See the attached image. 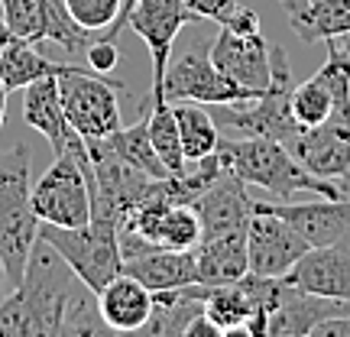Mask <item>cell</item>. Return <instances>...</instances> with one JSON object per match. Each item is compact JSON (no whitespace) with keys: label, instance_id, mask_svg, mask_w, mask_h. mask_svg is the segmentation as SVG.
Wrapping results in <instances>:
<instances>
[{"label":"cell","instance_id":"6da1fadb","mask_svg":"<svg viewBox=\"0 0 350 337\" xmlns=\"http://www.w3.org/2000/svg\"><path fill=\"white\" fill-rule=\"evenodd\" d=\"M217 159L227 172H234L240 182L266 188L269 195L288 201L292 195L312 191L318 198H344L338 182L308 172L292 152L269 137H240L217 143Z\"/></svg>","mask_w":350,"mask_h":337},{"label":"cell","instance_id":"7a4b0ae2","mask_svg":"<svg viewBox=\"0 0 350 337\" xmlns=\"http://www.w3.org/2000/svg\"><path fill=\"white\" fill-rule=\"evenodd\" d=\"M29 143L23 137L0 146V262L10 275L13 288L20 286L26 262L39 240V214L29 201Z\"/></svg>","mask_w":350,"mask_h":337},{"label":"cell","instance_id":"3957f363","mask_svg":"<svg viewBox=\"0 0 350 337\" xmlns=\"http://www.w3.org/2000/svg\"><path fill=\"white\" fill-rule=\"evenodd\" d=\"M85 282L62 260V253L55 250L49 240L39 237L33 243L23 279H20V286L13 292L20 295V301L26 305V312L33 318L36 337H62L68 301L75 299V292Z\"/></svg>","mask_w":350,"mask_h":337},{"label":"cell","instance_id":"277c9868","mask_svg":"<svg viewBox=\"0 0 350 337\" xmlns=\"http://www.w3.org/2000/svg\"><path fill=\"white\" fill-rule=\"evenodd\" d=\"M81 150L85 139L75 137L62 152H55V163L29 188L33 211L39 214L42 224L81 227L91 221V188L81 165Z\"/></svg>","mask_w":350,"mask_h":337},{"label":"cell","instance_id":"5b68a950","mask_svg":"<svg viewBox=\"0 0 350 337\" xmlns=\"http://www.w3.org/2000/svg\"><path fill=\"white\" fill-rule=\"evenodd\" d=\"M39 237L49 240L62 260L75 269V275L88 288H100L111 282L113 275L124 273V253H120V230L100 221H88L81 227H55L42 224Z\"/></svg>","mask_w":350,"mask_h":337},{"label":"cell","instance_id":"8992f818","mask_svg":"<svg viewBox=\"0 0 350 337\" xmlns=\"http://www.w3.org/2000/svg\"><path fill=\"white\" fill-rule=\"evenodd\" d=\"M59 94H62L65 120L81 139H104L124 126L120 94H126V87L117 78L94 72L91 65L59 78Z\"/></svg>","mask_w":350,"mask_h":337},{"label":"cell","instance_id":"52a82bcc","mask_svg":"<svg viewBox=\"0 0 350 337\" xmlns=\"http://www.w3.org/2000/svg\"><path fill=\"white\" fill-rule=\"evenodd\" d=\"M163 94L169 100H195V104H217V107H243L260 94L237 85L211 62V42L191 46L182 55L172 52V62L165 68Z\"/></svg>","mask_w":350,"mask_h":337},{"label":"cell","instance_id":"ba28073f","mask_svg":"<svg viewBox=\"0 0 350 337\" xmlns=\"http://www.w3.org/2000/svg\"><path fill=\"white\" fill-rule=\"evenodd\" d=\"M292 68L282 46H273V81L256 100L243 104V107H224L227 124L240 130L243 137H269L279 139L282 146L292 143V137L301 126L292 117Z\"/></svg>","mask_w":350,"mask_h":337},{"label":"cell","instance_id":"9c48e42d","mask_svg":"<svg viewBox=\"0 0 350 337\" xmlns=\"http://www.w3.org/2000/svg\"><path fill=\"white\" fill-rule=\"evenodd\" d=\"M308 250H312V243L301 237L282 214H275L269 208V201H253V217L250 227H247L250 273L282 279Z\"/></svg>","mask_w":350,"mask_h":337},{"label":"cell","instance_id":"30bf717a","mask_svg":"<svg viewBox=\"0 0 350 337\" xmlns=\"http://www.w3.org/2000/svg\"><path fill=\"white\" fill-rule=\"evenodd\" d=\"M188 20H195V16L188 13L185 0H137L130 7V13H126V26L150 49L152 59L150 91H163V78L169 62H172L175 39H178V33H182V26Z\"/></svg>","mask_w":350,"mask_h":337},{"label":"cell","instance_id":"8fae6325","mask_svg":"<svg viewBox=\"0 0 350 337\" xmlns=\"http://www.w3.org/2000/svg\"><path fill=\"white\" fill-rule=\"evenodd\" d=\"M308 172L340 182L350 172V107L334 111L325 124L299 130L286 146Z\"/></svg>","mask_w":350,"mask_h":337},{"label":"cell","instance_id":"7c38bea8","mask_svg":"<svg viewBox=\"0 0 350 337\" xmlns=\"http://www.w3.org/2000/svg\"><path fill=\"white\" fill-rule=\"evenodd\" d=\"M211 62L237 85L262 94L273 81V42H266L262 33H234L221 26L211 42Z\"/></svg>","mask_w":350,"mask_h":337},{"label":"cell","instance_id":"4fadbf2b","mask_svg":"<svg viewBox=\"0 0 350 337\" xmlns=\"http://www.w3.org/2000/svg\"><path fill=\"white\" fill-rule=\"evenodd\" d=\"M247 182H240L234 172H221L211 185L191 201V208L201 217V237H217L230 230H247L253 217V198L247 195Z\"/></svg>","mask_w":350,"mask_h":337},{"label":"cell","instance_id":"5bb4252c","mask_svg":"<svg viewBox=\"0 0 350 337\" xmlns=\"http://www.w3.org/2000/svg\"><path fill=\"white\" fill-rule=\"evenodd\" d=\"M282 282L325 299L350 301V237L327 247H312L282 275Z\"/></svg>","mask_w":350,"mask_h":337},{"label":"cell","instance_id":"9a60e30c","mask_svg":"<svg viewBox=\"0 0 350 337\" xmlns=\"http://www.w3.org/2000/svg\"><path fill=\"white\" fill-rule=\"evenodd\" d=\"M347 312H350V301L325 299V295H314V292H305L299 286L282 282L279 301H275L273 314H269V337H305L312 334L325 318L347 314Z\"/></svg>","mask_w":350,"mask_h":337},{"label":"cell","instance_id":"2e32d148","mask_svg":"<svg viewBox=\"0 0 350 337\" xmlns=\"http://www.w3.org/2000/svg\"><path fill=\"white\" fill-rule=\"evenodd\" d=\"M275 214H282L288 224L299 230L312 247H327L350 237V198H321V201H286L269 204Z\"/></svg>","mask_w":350,"mask_h":337},{"label":"cell","instance_id":"e0dca14e","mask_svg":"<svg viewBox=\"0 0 350 337\" xmlns=\"http://www.w3.org/2000/svg\"><path fill=\"white\" fill-rule=\"evenodd\" d=\"M98 308L104 325L117 334H137L152 314V292L130 273L113 275L98 292Z\"/></svg>","mask_w":350,"mask_h":337},{"label":"cell","instance_id":"ac0fdd59","mask_svg":"<svg viewBox=\"0 0 350 337\" xmlns=\"http://www.w3.org/2000/svg\"><path fill=\"white\" fill-rule=\"evenodd\" d=\"M23 120L26 126H33L36 133L46 137L55 152H62L72 139L78 137L75 130L65 120L62 94H59V75L36 78L23 87Z\"/></svg>","mask_w":350,"mask_h":337},{"label":"cell","instance_id":"d6986e66","mask_svg":"<svg viewBox=\"0 0 350 337\" xmlns=\"http://www.w3.org/2000/svg\"><path fill=\"white\" fill-rule=\"evenodd\" d=\"M195 269H198V286L214 288L237 282L250 273L247 260V230H230L217 237H201L195 247Z\"/></svg>","mask_w":350,"mask_h":337},{"label":"cell","instance_id":"ffe728a7","mask_svg":"<svg viewBox=\"0 0 350 337\" xmlns=\"http://www.w3.org/2000/svg\"><path fill=\"white\" fill-rule=\"evenodd\" d=\"M124 273L139 279L150 292H165V288H182V286L198 282L195 250H165V247H152V250L139 253L133 260H124Z\"/></svg>","mask_w":350,"mask_h":337},{"label":"cell","instance_id":"44dd1931","mask_svg":"<svg viewBox=\"0 0 350 337\" xmlns=\"http://www.w3.org/2000/svg\"><path fill=\"white\" fill-rule=\"evenodd\" d=\"M282 10L301 42H327L350 33V0H282Z\"/></svg>","mask_w":350,"mask_h":337},{"label":"cell","instance_id":"7402d4cb","mask_svg":"<svg viewBox=\"0 0 350 337\" xmlns=\"http://www.w3.org/2000/svg\"><path fill=\"white\" fill-rule=\"evenodd\" d=\"M85 65L75 62H52L42 52L36 49V42H23V39H10L3 49H0V85L7 91H23L29 81L46 75H72L81 72Z\"/></svg>","mask_w":350,"mask_h":337},{"label":"cell","instance_id":"603a6c76","mask_svg":"<svg viewBox=\"0 0 350 337\" xmlns=\"http://www.w3.org/2000/svg\"><path fill=\"white\" fill-rule=\"evenodd\" d=\"M204 312V286L191 282L182 288L152 292V314L143 325V334L152 337H185V327L195 314Z\"/></svg>","mask_w":350,"mask_h":337},{"label":"cell","instance_id":"cb8c5ba5","mask_svg":"<svg viewBox=\"0 0 350 337\" xmlns=\"http://www.w3.org/2000/svg\"><path fill=\"white\" fill-rule=\"evenodd\" d=\"M146 124H150V139L163 165L169 169V175H185L188 172V159L182 152V139H178V124H175V111L172 100L165 98L163 91H150L146 100Z\"/></svg>","mask_w":350,"mask_h":337},{"label":"cell","instance_id":"d4e9b609","mask_svg":"<svg viewBox=\"0 0 350 337\" xmlns=\"http://www.w3.org/2000/svg\"><path fill=\"white\" fill-rule=\"evenodd\" d=\"M172 111H175L178 139H182V152H185L188 165L214 156L221 137H217V124L211 120V113L204 111L201 104H195V100H191V104H178V100H175Z\"/></svg>","mask_w":350,"mask_h":337},{"label":"cell","instance_id":"484cf974","mask_svg":"<svg viewBox=\"0 0 350 337\" xmlns=\"http://www.w3.org/2000/svg\"><path fill=\"white\" fill-rule=\"evenodd\" d=\"M104 143H107L124 163H130L133 169H139V172L152 175V178H165V175H169V169L163 165V159H159V152H156V146H152V139H150L146 111H143V117H139L133 126H120L117 133L104 137Z\"/></svg>","mask_w":350,"mask_h":337},{"label":"cell","instance_id":"4316f807","mask_svg":"<svg viewBox=\"0 0 350 337\" xmlns=\"http://www.w3.org/2000/svg\"><path fill=\"white\" fill-rule=\"evenodd\" d=\"M204 314L224 334H243V325L253 314L250 292L243 288V282H227V286L204 288Z\"/></svg>","mask_w":350,"mask_h":337},{"label":"cell","instance_id":"83f0119b","mask_svg":"<svg viewBox=\"0 0 350 337\" xmlns=\"http://www.w3.org/2000/svg\"><path fill=\"white\" fill-rule=\"evenodd\" d=\"M334 111H338V98H334L331 85H327L318 72H314L308 81H301V85L292 87V117H295V124H299L301 130H305V126L325 124Z\"/></svg>","mask_w":350,"mask_h":337},{"label":"cell","instance_id":"f1b7e54d","mask_svg":"<svg viewBox=\"0 0 350 337\" xmlns=\"http://www.w3.org/2000/svg\"><path fill=\"white\" fill-rule=\"evenodd\" d=\"M3 20L10 26L13 39L23 42H46V26H49L52 0H0Z\"/></svg>","mask_w":350,"mask_h":337},{"label":"cell","instance_id":"f546056e","mask_svg":"<svg viewBox=\"0 0 350 337\" xmlns=\"http://www.w3.org/2000/svg\"><path fill=\"white\" fill-rule=\"evenodd\" d=\"M62 7L78 26H85L91 33L104 36L117 23L124 0H62Z\"/></svg>","mask_w":350,"mask_h":337},{"label":"cell","instance_id":"4dcf8cb0","mask_svg":"<svg viewBox=\"0 0 350 337\" xmlns=\"http://www.w3.org/2000/svg\"><path fill=\"white\" fill-rule=\"evenodd\" d=\"M88 65L94 68V72H104V75H113V68L120 65V52H117V42L113 39H104L98 36L91 46H88Z\"/></svg>","mask_w":350,"mask_h":337},{"label":"cell","instance_id":"1f68e13d","mask_svg":"<svg viewBox=\"0 0 350 337\" xmlns=\"http://www.w3.org/2000/svg\"><path fill=\"white\" fill-rule=\"evenodd\" d=\"M237 3L240 0H185L188 13H191L195 20H214L217 26L237 10Z\"/></svg>","mask_w":350,"mask_h":337},{"label":"cell","instance_id":"d6a6232c","mask_svg":"<svg viewBox=\"0 0 350 337\" xmlns=\"http://www.w3.org/2000/svg\"><path fill=\"white\" fill-rule=\"evenodd\" d=\"M224 29H234V33H260V13L250 10V7H243V3H237V10L227 16Z\"/></svg>","mask_w":350,"mask_h":337},{"label":"cell","instance_id":"836d02e7","mask_svg":"<svg viewBox=\"0 0 350 337\" xmlns=\"http://www.w3.org/2000/svg\"><path fill=\"white\" fill-rule=\"evenodd\" d=\"M312 334L314 337H350V312L347 314H334V318H325Z\"/></svg>","mask_w":350,"mask_h":337},{"label":"cell","instance_id":"e575fe53","mask_svg":"<svg viewBox=\"0 0 350 337\" xmlns=\"http://www.w3.org/2000/svg\"><path fill=\"white\" fill-rule=\"evenodd\" d=\"M185 337H224V331L214 325L208 314L201 312V314H195V318H191V325L185 327Z\"/></svg>","mask_w":350,"mask_h":337},{"label":"cell","instance_id":"d590c367","mask_svg":"<svg viewBox=\"0 0 350 337\" xmlns=\"http://www.w3.org/2000/svg\"><path fill=\"white\" fill-rule=\"evenodd\" d=\"M13 292V282H10V275H7V269H3V262H0V301L7 299Z\"/></svg>","mask_w":350,"mask_h":337},{"label":"cell","instance_id":"8d00e7d4","mask_svg":"<svg viewBox=\"0 0 350 337\" xmlns=\"http://www.w3.org/2000/svg\"><path fill=\"white\" fill-rule=\"evenodd\" d=\"M10 39H13L10 26H7V20H3V16H0V49H3V46H7V42H10Z\"/></svg>","mask_w":350,"mask_h":337},{"label":"cell","instance_id":"74e56055","mask_svg":"<svg viewBox=\"0 0 350 337\" xmlns=\"http://www.w3.org/2000/svg\"><path fill=\"white\" fill-rule=\"evenodd\" d=\"M7 94H10V91L0 85V130H3V117H7Z\"/></svg>","mask_w":350,"mask_h":337},{"label":"cell","instance_id":"f35d334b","mask_svg":"<svg viewBox=\"0 0 350 337\" xmlns=\"http://www.w3.org/2000/svg\"><path fill=\"white\" fill-rule=\"evenodd\" d=\"M338 42H340V49H344V55H347V62H350V33L338 36Z\"/></svg>","mask_w":350,"mask_h":337},{"label":"cell","instance_id":"ab89813d","mask_svg":"<svg viewBox=\"0 0 350 337\" xmlns=\"http://www.w3.org/2000/svg\"><path fill=\"white\" fill-rule=\"evenodd\" d=\"M338 185H340V191H344V198H350V172L344 175V178H340Z\"/></svg>","mask_w":350,"mask_h":337}]
</instances>
